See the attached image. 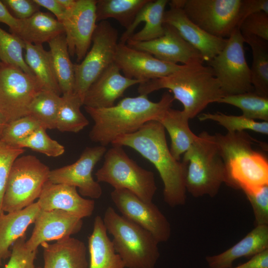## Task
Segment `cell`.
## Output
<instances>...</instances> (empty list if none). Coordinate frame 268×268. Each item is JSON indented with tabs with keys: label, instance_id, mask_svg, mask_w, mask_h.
I'll return each instance as SVG.
<instances>
[{
	"label": "cell",
	"instance_id": "27",
	"mask_svg": "<svg viewBox=\"0 0 268 268\" xmlns=\"http://www.w3.org/2000/svg\"><path fill=\"white\" fill-rule=\"evenodd\" d=\"M64 33L62 23L50 13L39 11L29 18L20 20L16 35L25 42L42 45Z\"/></svg>",
	"mask_w": 268,
	"mask_h": 268
},
{
	"label": "cell",
	"instance_id": "17",
	"mask_svg": "<svg viewBox=\"0 0 268 268\" xmlns=\"http://www.w3.org/2000/svg\"><path fill=\"white\" fill-rule=\"evenodd\" d=\"M164 34L158 38L147 41L129 39L126 42L127 45L169 63H181L185 65L204 62L200 53L186 41L173 27L164 24Z\"/></svg>",
	"mask_w": 268,
	"mask_h": 268
},
{
	"label": "cell",
	"instance_id": "26",
	"mask_svg": "<svg viewBox=\"0 0 268 268\" xmlns=\"http://www.w3.org/2000/svg\"><path fill=\"white\" fill-rule=\"evenodd\" d=\"M88 239L89 268H126L113 247L100 216L95 217L93 230Z\"/></svg>",
	"mask_w": 268,
	"mask_h": 268
},
{
	"label": "cell",
	"instance_id": "37",
	"mask_svg": "<svg viewBox=\"0 0 268 268\" xmlns=\"http://www.w3.org/2000/svg\"><path fill=\"white\" fill-rule=\"evenodd\" d=\"M198 119L201 122L210 120L217 122L229 133L241 132L248 130L262 134H268V122H259L242 115H228L217 112L201 114L198 116Z\"/></svg>",
	"mask_w": 268,
	"mask_h": 268
},
{
	"label": "cell",
	"instance_id": "16",
	"mask_svg": "<svg viewBox=\"0 0 268 268\" xmlns=\"http://www.w3.org/2000/svg\"><path fill=\"white\" fill-rule=\"evenodd\" d=\"M124 76L140 83L172 74L182 65L160 60L151 54L119 43L114 62Z\"/></svg>",
	"mask_w": 268,
	"mask_h": 268
},
{
	"label": "cell",
	"instance_id": "35",
	"mask_svg": "<svg viewBox=\"0 0 268 268\" xmlns=\"http://www.w3.org/2000/svg\"><path fill=\"white\" fill-rule=\"evenodd\" d=\"M218 103L239 108L242 112V116L247 118L268 122V97L259 95L254 91L225 96Z\"/></svg>",
	"mask_w": 268,
	"mask_h": 268
},
{
	"label": "cell",
	"instance_id": "20",
	"mask_svg": "<svg viewBox=\"0 0 268 268\" xmlns=\"http://www.w3.org/2000/svg\"><path fill=\"white\" fill-rule=\"evenodd\" d=\"M37 202L41 210L61 209L81 219L91 216L95 208L94 201L83 198L76 187L49 180Z\"/></svg>",
	"mask_w": 268,
	"mask_h": 268
},
{
	"label": "cell",
	"instance_id": "9",
	"mask_svg": "<svg viewBox=\"0 0 268 268\" xmlns=\"http://www.w3.org/2000/svg\"><path fill=\"white\" fill-rule=\"evenodd\" d=\"M49 168L36 156H20L10 171L2 203V211L10 212L22 209L39 198L49 180Z\"/></svg>",
	"mask_w": 268,
	"mask_h": 268
},
{
	"label": "cell",
	"instance_id": "43",
	"mask_svg": "<svg viewBox=\"0 0 268 268\" xmlns=\"http://www.w3.org/2000/svg\"><path fill=\"white\" fill-rule=\"evenodd\" d=\"M239 29L243 36H254L268 41V13L260 11L248 15Z\"/></svg>",
	"mask_w": 268,
	"mask_h": 268
},
{
	"label": "cell",
	"instance_id": "6",
	"mask_svg": "<svg viewBox=\"0 0 268 268\" xmlns=\"http://www.w3.org/2000/svg\"><path fill=\"white\" fill-rule=\"evenodd\" d=\"M186 191L195 198H213L227 181L225 164L214 135L202 132L184 154Z\"/></svg>",
	"mask_w": 268,
	"mask_h": 268
},
{
	"label": "cell",
	"instance_id": "25",
	"mask_svg": "<svg viewBox=\"0 0 268 268\" xmlns=\"http://www.w3.org/2000/svg\"><path fill=\"white\" fill-rule=\"evenodd\" d=\"M41 209L37 202L16 211L0 215V258L9 257V248L25 235L28 227L34 223Z\"/></svg>",
	"mask_w": 268,
	"mask_h": 268
},
{
	"label": "cell",
	"instance_id": "39",
	"mask_svg": "<svg viewBox=\"0 0 268 268\" xmlns=\"http://www.w3.org/2000/svg\"><path fill=\"white\" fill-rule=\"evenodd\" d=\"M40 126L34 118L26 115L8 122L0 138L7 144L17 146L19 142L28 136Z\"/></svg>",
	"mask_w": 268,
	"mask_h": 268
},
{
	"label": "cell",
	"instance_id": "24",
	"mask_svg": "<svg viewBox=\"0 0 268 268\" xmlns=\"http://www.w3.org/2000/svg\"><path fill=\"white\" fill-rule=\"evenodd\" d=\"M43 248V268H88L86 247L79 239L69 237L41 245Z\"/></svg>",
	"mask_w": 268,
	"mask_h": 268
},
{
	"label": "cell",
	"instance_id": "2",
	"mask_svg": "<svg viewBox=\"0 0 268 268\" xmlns=\"http://www.w3.org/2000/svg\"><path fill=\"white\" fill-rule=\"evenodd\" d=\"M174 100L173 96L166 92L157 102L149 100L147 95H139L124 98L109 108L84 106L94 121L89 138L106 147L118 136L134 133L147 122L158 121Z\"/></svg>",
	"mask_w": 268,
	"mask_h": 268
},
{
	"label": "cell",
	"instance_id": "14",
	"mask_svg": "<svg viewBox=\"0 0 268 268\" xmlns=\"http://www.w3.org/2000/svg\"><path fill=\"white\" fill-rule=\"evenodd\" d=\"M106 151V147L100 145L86 147L73 163L50 170L49 181L74 186L81 196L92 199L100 198L102 189L99 183L94 180L92 173Z\"/></svg>",
	"mask_w": 268,
	"mask_h": 268
},
{
	"label": "cell",
	"instance_id": "3",
	"mask_svg": "<svg viewBox=\"0 0 268 268\" xmlns=\"http://www.w3.org/2000/svg\"><path fill=\"white\" fill-rule=\"evenodd\" d=\"M163 88L170 90L174 99L183 104L189 119L225 96L211 68L201 62L183 65L170 75L140 83L137 90L139 95H147Z\"/></svg>",
	"mask_w": 268,
	"mask_h": 268
},
{
	"label": "cell",
	"instance_id": "45",
	"mask_svg": "<svg viewBox=\"0 0 268 268\" xmlns=\"http://www.w3.org/2000/svg\"><path fill=\"white\" fill-rule=\"evenodd\" d=\"M0 22L8 26L12 34H17L20 26V20L11 14L2 0H0Z\"/></svg>",
	"mask_w": 268,
	"mask_h": 268
},
{
	"label": "cell",
	"instance_id": "51",
	"mask_svg": "<svg viewBox=\"0 0 268 268\" xmlns=\"http://www.w3.org/2000/svg\"><path fill=\"white\" fill-rule=\"evenodd\" d=\"M2 63L1 62V61L0 60V67L1 66V65H2Z\"/></svg>",
	"mask_w": 268,
	"mask_h": 268
},
{
	"label": "cell",
	"instance_id": "4",
	"mask_svg": "<svg viewBox=\"0 0 268 268\" xmlns=\"http://www.w3.org/2000/svg\"><path fill=\"white\" fill-rule=\"evenodd\" d=\"M226 171V185L244 192L268 185V161L245 131L214 134Z\"/></svg>",
	"mask_w": 268,
	"mask_h": 268
},
{
	"label": "cell",
	"instance_id": "19",
	"mask_svg": "<svg viewBox=\"0 0 268 268\" xmlns=\"http://www.w3.org/2000/svg\"><path fill=\"white\" fill-rule=\"evenodd\" d=\"M163 23L173 27L206 62L217 55L227 42L228 38L216 37L202 30L189 19L181 7L170 6L164 12Z\"/></svg>",
	"mask_w": 268,
	"mask_h": 268
},
{
	"label": "cell",
	"instance_id": "31",
	"mask_svg": "<svg viewBox=\"0 0 268 268\" xmlns=\"http://www.w3.org/2000/svg\"><path fill=\"white\" fill-rule=\"evenodd\" d=\"M245 43L251 47L253 61L250 67L254 91L268 97V41L254 36H243Z\"/></svg>",
	"mask_w": 268,
	"mask_h": 268
},
{
	"label": "cell",
	"instance_id": "47",
	"mask_svg": "<svg viewBox=\"0 0 268 268\" xmlns=\"http://www.w3.org/2000/svg\"><path fill=\"white\" fill-rule=\"evenodd\" d=\"M229 268H268V250L252 257L243 264Z\"/></svg>",
	"mask_w": 268,
	"mask_h": 268
},
{
	"label": "cell",
	"instance_id": "40",
	"mask_svg": "<svg viewBox=\"0 0 268 268\" xmlns=\"http://www.w3.org/2000/svg\"><path fill=\"white\" fill-rule=\"evenodd\" d=\"M23 148L7 144L0 138V215L8 177L15 160L24 153Z\"/></svg>",
	"mask_w": 268,
	"mask_h": 268
},
{
	"label": "cell",
	"instance_id": "34",
	"mask_svg": "<svg viewBox=\"0 0 268 268\" xmlns=\"http://www.w3.org/2000/svg\"><path fill=\"white\" fill-rule=\"evenodd\" d=\"M59 108L56 129L61 132L77 133L89 124L80 111L83 102L73 93L63 94Z\"/></svg>",
	"mask_w": 268,
	"mask_h": 268
},
{
	"label": "cell",
	"instance_id": "15",
	"mask_svg": "<svg viewBox=\"0 0 268 268\" xmlns=\"http://www.w3.org/2000/svg\"><path fill=\"white\" fill-rule=\"evenodd\" d=\"M96 0H76L62 21L69 55L79 63L92 43L97 24Z\"/></svg>",
	"mask_w": 268,
	"mask_h": 268
},
{
	"label": "cell",
	"instance_id": "12",
	"mask_svg": "<svg viewBox=\"0 0 268 268\" xmlns=\"http://www.w3.org/2000/svg\"><path fill=\"white\" fill-rule=\"evenodd\" d=\"M41 90L34 75L3 63L0 67V110L8 122L27 115L31 102Z\"/></svg>",
	"mask_w": 268,
	"mask_h": 268
},
{
	"label": "cell",
	"instance_id": "29",
	"mask_svg": "<svg viewBox=\"0 0 268 268\" xmlns=\"http://www.w3.org/2000/svg\"><path fill=\"white\" fill-rule=\"evenodd\" d=\"M25 61L41 85L43 90L61 94L55 74L50 53L42 45L25 42Z\"/></svg>",
	"mask_w": 268,
	"mask_h": 268
},
{
	"label": "cell",
	"instance_id": "48",
	"mask_svg": "<svg viewBox=\"0 0 268 268\" xmlns=\"http://www.w3.org/2000/svg\"><path fill=\"white\" fill-rule=\"evenodd\" d=\"M58 1L67 11H69L74 6L76 0H58Z\"/></svg>",
	"mask_w": 268,
	"mask_h": 268
},
{
	"label": "cell",
	"instance_id": "23",
	"mask_svg": "<svg viewBox=\"0 0 268 268\" xmlns=\"http://www.w3.org/2000/svg\"><path fill=\"white\" fill-rule=\"evenodd\" d=\"M268 250V225L256 226L243 239L225 251L205 258L209 268H229L241 257H251Z\"/></svg>",
	"mask_w": 268,
	"mask_h": 268
},
{
	"label": "cell",
	"instance_id": "42",
	"mask_svg": "<svg viewBox=\"0 0 268 268\" xmlns=\"http://www.w3.org/2000/svg\"><path fill=\"white\" fill-rule=\"evenodd\" d=\"M25 240L24 235L13 244L10 259L4 268H40L34 264L37 250H29L25 246Z\"/></svg>",
	"mask_w": 268,
	"mask_h": 268
},
{
	"label": "cell",
	"instance_id": "46",
	"mask_svg": "<svg viewBox=\"0 0 268 268\" xmlns=\"http://www.w3.org/2000/svg\"><path fill=\"white\" fill-rule=\"evenodd\" d=\"M34 0L40 7H43L51 11L59 21L62 22L67 11L60 4L58 0Z\"/></svg>",
	"mask_w": 268,
	"mask_h": 268
},
{
	"label": "cell",
	"instance_id": "33",
	"mask_svg": "<svg viewBox=\"0 0 268 268\" xmlns=\"http://www.w3.org/2000/svg\"><path fill=\"white\" fill-rule=\"evenodd\" d=\"M62 96L49 90H41L31 102L28 115L46 130L56 129L57 120Z\"/></svg>",
	"mask_w": 268,
	"mask_h": 268
},
{
	"label": "cell",
	"instance_id": "41",
	"mask_svg": "<svg viewBox=\"0 0 268 268\" xmlns=\"http://www.w3.org/2000/svg\"><path fill=\"white\" fill-rule=\"evenodd\" d=\"M244 193L253 208L255 226L268 225V185Z\"/></svg>",
	"mask_w": 268,
	"mask_h": 268
},
{
	"label": "cell",
	"instance_id": "49",
	"mask_svg": "<svg viewBox=\"0 0 268 268\" xmlns=\"http://www.w3.org/2000/svg\"><path fill=\"white\" fill-rule=\"evenodd\" d=\"M7 123V121L0 110V137Z\"/></svg>",
	"mask_w": 268,
	"mask_h": 268
},
{
	"label": "cell",
	"instance_id": "28",
	"mask_svg": "<svg viewBox=\"0 0 268 268\" xmlns=\"http://www.w3.org/2000/svg\"><path fill=\"white\" fill-rule=\"evenodd\" d=\"M189 119L183 111L167 109L158 121L166 130L171 139L170 152L177 160L191 147L198 135L190 129Z\"/></svg>",
	"mask_w": 268,
	"mask_h": 268
},
{
	"label": "cell",
	"instance_id": "44",
	"mask_svg": "<svg viewBox=\"0 0 268 268\" xmlns=\"http://www.w3.org/2000/svg\"><path fill=\"white\" fill-rule=\"evenodd\" d=\"M2 1L11 10L15 17L20 20L29 18L40 11V7L34 0H3Z\"/></svg>",
	"mask_w": 268,
	"mask_h": 268
},
{
	"label": "cell",
	"instance_id": "30",
	"mask_svg": "<svg viewBox=\"0 0 268 268\" xmlns=\"http://www.w3.org/2000/svg\"><path fill=\"white\" fill-rule=\"evenodd\" d=\"M53 67L62 95L73 92L74 64L70 60L65 33L48 42Z\"/></svg>",
	"mask_w": 268,
	"mask_h": 268
},
{
	"label": "cell",
	"instance_id": "38",
	"mask_svg": "<svg viewBox=\"0 0 268 268\" xmlns=\"http://www.w3.org/2000/svg\"><path fill=\"white\" fill-rule=\"evenodd\" d=\"M46 130L40 126L19 142L17 146L23 148H29L50 157H56L62 155L65 151L64 146L51 138L46 133Z\"/></svg>",
	"mask_w": 268,
	"mask_h": 268
},
{
	"label": "cell",
	"instance_id": "32",
	"mask_svg": "<svg viewBox=\"0 0 268 268\" xmlns=\"http://www.w3.org/2000/svg\"><path fill=\"white\" fill-rule=\"evenodd\" d=\"M149 0H97V21L113 18L128 29L142 7Z\"/></svg>",
	"mask_w": 268,
	"mask_h": 268
},
{
	"label": "cell",
	"instance_id": "1",
	"mask_svg": "<svg viewBox=\"0 0 268 268\" xmlns=\"http://www.w3.org/2000/svg\"><path fill=\"white\" fill-rule=\"evenodd\" d=\"M112 144L130 147L153 164L164 185V201L169 206L174 207L186 203L187 165L171 154L165 130L159 122L149 121L137 131L118 136Z\"/></svg>",
	"mask_w": 268,
	"mask_h": 268
},
{
	"label": "cell",
	"instance_id": "22",
	"mask_svg": "<svg viewBox=\"0 0 268 268\" xmlns=\"http://www.w3.org/2000/svg\"><path fill=\"white\" fill-rule=\"evenodd\" d=\"M168 2L167 0H149L123 33L119 43L126 44L129 39L147 41L162 36L164 32L163 16Z\"/></svg>",
	"mask_w": 268,
	"mask_h": 268
},
{
	"label": "cell",
	"instance_id": "8",
	"mask_svg": "<svg viewBox=\"0 0 268 268\" xmlns=\"http://www.w3.org/2000/svg\"><path fill=\"white\" fill-rule=\"evenodd\" d=\"M103 165L95 173L97 181L106 183L114 189L127 190L150 202L157 190L154 173L139 166L122 146L107 150Z\"/></svg>",
	"mask_w": 268,
	"mask_h": 268
},
{
	"label": "cell",
	"instance_id": "11",
	"mask_svg": "<svg viewBox=\"0 0 268 268\" xmlns=\"http://www.w3.org/2000/svg\"><path fill=\"white\" fill-rule=\"evenodd\" d=\"M244 39L239 29L228 38L223 50L206 62L218 80L224 96L254 91L250 67L244 49Z\"/></svg>",
	"mask_w": 268,
	"mask_h": 268
},
{
	"label": "cell",
	"instance_id": "36",
	"mask_svg": "<svg viewBox=\"0 0 268 268\" xmlns=\"http://www.w3.org/2000/svg\"><path fill=\"white\" fill-rule=\"evenodd\" d=\"M25 42L18 36L0 27V60L16 67L26 73L34 75L26 64L23 54Z\"/></svg>",
	"mask_w": 268,
	"mask_h": 268
},
{
	"label": "cell",
	"instance_id": "5",
	"mask_svg": "<svg viewBox=\"0 0 268 268\" xmlns=\"http://www.w3.org/2000/svg\"><path fill=\"white\" fill-rule=\"evenodd\" d=\"M182 8L202 30L227 39L248 15L260 11L268 13V0H183Z\"/></svg>",
	"mask_w": 268,
	"mask_h": 268
},
{
	"label": "cell",
	"instance_id": "21",
	"mask_svg": "<svg viewBox=\"0 0 268 268\" xmlns=\"http://www.w3.org/2000/svg\"><path fill=\"white\" fill-rule=\"evenodd\" d=\"M114 63L91 85L86 91L83 105L94 108H106L114 105L130 87L140 82L122 75Z\"/></svg>",
	"mask_w": 268,
	"mask_h": 268
},
{
	"label": "cell",
	"instance_id": "7",
	"mask_svg": "<svg viewBox=\"0 0 268 268\" xmlns=\"http://www.w3.org/2000/svg\"><path fill=\"white\" fill-rule=\"evenodd\" d=\"M103 220L125 268H155L160 256L159 243L149 232L120 215L111 206L106 209Z\"/></svg>",
	"mask_w": 268,
	"mask_h": 268
},
{
	"label": "cell",
	"instance_id": "13",
	"mask_svg": "<svg viewBox=\"0 0 268 268\" xmlns=\"http://www.w3.org/2000/svg\"><path fill=\"white\" fill-rule=\"evenodd\" d=\"M110 196L122 215L149 232L159 243L170 239V223L152 202H146L125 189H114Z\"/></svg>",
	"mask_w": 268,
	"mask_h": 268
},
{
	"label": "cell",
	"instance_id": "10",
	"mask_svg": "<svg viewBox=\"0 0 268 268\" xmlns=\"http://www.w3.org/2000/svg\"><path fill=\"white\" fill-rule=\"evenodd\" d=\"M118 39V32L110 23L106 20L99 22L93 35L90 50L81 62L74 64L75 83L73 93L83 103L91 85L114 63Z\"/></svg>",
	"mask_w": 268,
	"mask_h": 268
},
{
	"label": "cell",
	"instance_id": "50",
	"mask_svg": "<svg viewBox=\"0 0 268 268\" xmlns=\"http://www.w3.org/2000/svg\"><path fill=\"white\" fill-rule=\"evenodd\" d=\"M1 260L2 259L0 258V266L2 265Z\"/></svg>",
	"mask_w": 268,
	"mask_h": 268
},
{
	"label": "cell",
	"instance_id": "18",
	"mask_svg": "<svg viewBox=\"0 0 268 268\" xmlns=\"http://www.w3.org/2000/svg\"><path fill=\"white\" fill-rule=\"evenodd\" d=\"M82 219L61 209L40 210L25 246L30 251H37L44 243L71 237L81 230Z\"/></svg>",
	"mask_w": 268,
	"mask_h": 268
}]
</instances>
